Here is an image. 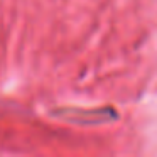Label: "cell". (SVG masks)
<instances>
[{"label":"cell","instance_id":"obj_1","mask_svg":"<svg viewBox=\"0 0 157 157\" xmlns=\"http://www.w3.org/2000/svg\"><path fill=\"white\" fill-rule=\"evenodd\" d=\"M59 118L68 120L79 125H98L106 123L117 118L115 110L112 108H93V110H79V108H66L58 112Z\"/></svg>","mask_w":157,"mask_h":157}]
</instances>
